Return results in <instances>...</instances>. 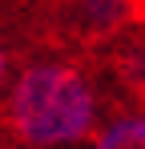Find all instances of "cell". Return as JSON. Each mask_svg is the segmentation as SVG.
Instances as JSON below:
<instances>
[{"mask_svg": "<svg viewBox=\"0 0 145 149\" xmlns=\"http://www.w3.org/2000/svg\"><path fill=\"white\" fill-rule=\"evenodd\" d=\"M105 117L101 85L69 56L16 65L4 93V121L20 149H89Z\"/></svg>", "mask_w": 145, "mask_h": 149, "instance_id": "obj_1", "label": "cell"}, {"mask_svg": "<svg viewBox=\"0 0 145 149\" xmlns=\"http://www.w3.org/2000/svg\"><path fill=\"white\" fill-rule=\"evenodd\" d=\"M141 0H65L61 4V24L77 32L81 40H109L121 28L133 24Z\"/></svg>", "mask_w": 145, "mask_h": 149, "instance_id": "obj_2", "label": "cell"}, {"mask_svg": "<svg viewBox=\"0 0 145 149\" xmlns=\"http://www.w3.org/2000/svg\"><path fill=\"white\" fill-rule=\"evenodd\" d=\"M89 149H145V105L113 109L101 121Z\"/></svg>", "mask_w": 145, "mask_h": 149, "instance_id": "obj_3", "label": "cell"}]
</instances>
